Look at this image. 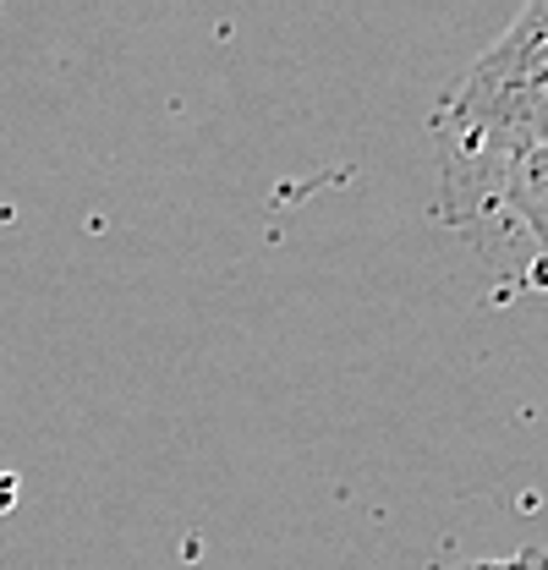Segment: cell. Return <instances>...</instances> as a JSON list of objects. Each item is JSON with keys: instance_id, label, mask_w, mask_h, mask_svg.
<instances>
[{"instance_id": "cell-1", "label": "cell", "mask_w": 548, "mask_h": 570, "mask_svg": "<svg viewBox=\"0 0 548 570\" xmlns=\"http://www.w3.org/2000/svg\"><path fill=\"white\" fill-rule=\"evenodd\" d=\"M444 214L461 230L505 209V187L548 148V0L521 6L510 28L456 77L433 110Z\"/></svg>"}, {"instance_id": "cell-2", "label": "cell", "mask_w": 548, "mask_h": 570, "mask_svg": "<svg viewBox=\"0 0 548 570\" xmlns=\"http://www.w3.org/2000/svg\"><path fill=\"white\" fill-rule=\"evenodd\" d=\"M499 214H510V225L532 242V253L548 264V148L521 159V170L505 187V209Z\"/></svg>"}, {"instance_id": "cell-3", "label": "cell", "mask_w": 548, "mask_h": 570, "mask_svg": "<svg viewBox=\"0 0 548 570\" xmlns=\"http://www.w3.org/2000/svg\"><path fill=\"white\" fill-rule=\"evenodd\" d=\"M456 570H548V554L544 549H521V554H505V560H472V566Z\"/></svg>"}]
</instances>
